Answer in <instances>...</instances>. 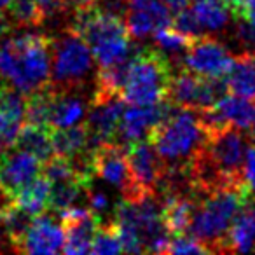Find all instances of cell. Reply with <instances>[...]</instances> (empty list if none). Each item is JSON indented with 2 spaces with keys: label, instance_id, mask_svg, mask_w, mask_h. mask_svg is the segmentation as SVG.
<instances>
[{
  "label": "cell",
  "instance_id": "obj_17",
  "mask_svg": "<svg viewBox=\"0 0 255 255\" xmlns=\"http://www.w3.org/2000/svg\"><path fill=\"white\" fill-rule=\"evenodd\" d=\"M227 252H255V198L248 196L234 215L227 234Z\"/></svg>",
  "mask_w": 255,
  "mask_h": 255
},
{
  "label": "cell",
  "instance_id": "obj_9",
  "mask_svg": "<svg viewBox=\"0 0 255 255\" xmlns=\"http://www.w3.org/2000/svg\"><path fill=\"white\" fill-rule=\"evenodd\" d=\"M233 53L215 37L201 35L191 40L184 54V67L201 77H226L233 65Z\"/></svg>",
  "mask_w": 255,
  "mask_h": 255
},
{
  "label": "cell",
  "instance_id": "obj_22",
  "mask_svg": "<svg viewBox=\"0 0 255 255\" xmlns=\"http://www.w3.org/2000/svg\"><path fill=\"white\" fill-rule=\"evenodd\" d=\"M49 194L51 182L42 173H39L26 187L18 192V196L12 201H16L23 210L35 217L49 210Z\"/></svg>",
  "mask_w": 255,
  "mask_h": 255
},
{
  "label": "cell",
  "instance_id": "obj_11",
  "mask_svg": "<svg viewBox=\"0 0 255 255\" xmlns=\"http://www.w3.org/2000/svg\"><path fill=\"white\" fill-rule=\"evenodd\" d=\"M173 105L168 100H161L150 105H131L126 107L117 124V131L114 142L128 147L136 140H142L152 131V128L157 126L168 114L171 112Z\"/></svg>",
  "mask_w": 255,
  "mask_h": 255
},
{
  "label": "cell",
  "instance_id": "obj_32",
  "mask_svg": "<svg viewBox=\"0 0 255 255\" xmlns=\"http://www.w3.org/2000/svg\"><path fill=\"white\" fill-rule=\"evenodd\" d=\"M35 2L42 9L46 19L60 18V16H65L68 12V5L63 0H35Z\"/></svg>",
  "mask_w": 255,
  "mask_h": 255
},
{
  "label": "cell",
  "instance_id": "obj_33",
  "mask_svg": "<svg viewBox=\"0 0 255 255\" xmlns=\"http://www.w3.org/2000/svg\"><path fill=\"white\" fill-rule=\"evenodd\" d=\"M234 16L245 18L247 21L255 25V0H241L240 9H238V12Z\"/></svg>",
  "mask_w": 255,
  "mask_h": 255
},
{
  "label": "cell",
  "instance_id": "obj_14",
  "mask_svg": "<svg viewBox=\"0 0 255 255\" xmlns=\"http://www.w3.org/2000/svg\"><path fill=\"white\" fill-rule=\"evenodd\" d=\"M124 23L133 39H145L171 25V14L161 0H128Z\"/></svg>",
  "mask_w": 255,
  "mask_h": 255
},
{
  "label": "cell",
  "instance_id": "obj_41",
  "mask_svg": "<svg viewBox=\"0 0 255 255\" xmlns=\"http://www.w3.org/2000/svg\"><path fill=\"white\" fill-rule=\"evenodd\" d=\"M252 196H254V198H255V194H252Z\"/></svg>",
  "mask_w": 255,
  "mask_h": 255
},
{
  "label": "cell",
  "instance_id": "obj_19",
  "mask_svg": "<svg viewBox=\"0 0 255 255\" xmlns=\"http://www.w3.org/2000/svg\"><path fill=\"white\" fill-rule=\"evenodd\" d=\"M51 140H53L54 154L67 159H75L91 149L84 123L68 128H54L51 129Z\"/></svg>",
  "mask_w": 255,
  "mask_h": 255
},
{
  "label": "cell",
  "instance_id": "obj_3",
  "mask_svg": "<svg viewBox=\"0 0 255 255\" xmlns=\"http://www.w3.org/2000/svg\"><path fill=\"white\" fill-rule=\"evenodd\" d=\"M147 138L154 143L168 168H177L185 166L201 149L206 142V129L196 110L173 105L171 112L152 128Z\"/></svg>",
  "mask_w": 255,
  "mask_h": 255
},
{
  "label": "cell",
  "instance_id": "obj_16",
  "mask_svg": "<svg viewBox=\"0 0 255 255\" xmlns=\"http://www.w3.org/2000/svg\"><path fill=\"white\" fill-rule=\"evenodd\" d=\"M49 86V84H47ZM51 88V86H49ZM53 89L49 110V128H68L84 123L89 109L91 95L86 96L84 89Z\"/></svg>",
  "mask_w": 255,
  "mask_h": 255
},
{
  "label": "cell",
  "instance_id": "obj_21",
  "mask_svg": "<svg viewBox=\"0 0 255 255\" xmlns=\"http://www.w3.org/2000/svg\"><path fill=\"white\" fill-rule=\"evenodd\" d=\"M14 147L33 154L37 159L44 163L51 156H54L53 140H51V128L23 123L21 129L18 133V138L14 142Z\"/></svg>",
  "mask_w": 255,
  "mask_h": 255
},
{
  "label": "cell",
  "instance_id": "obj_2",
  "mask_svg": "<svg viewBox=\"0 0 255 255\" xmlns=\"http://www.w3.org/2000/svg\"><path fill=\"white\" fill-rule=\"evenodd\" d=\"M248 196L250 192L245 185H229L198 194L187 234L205 245L208 252L229 254L227 234L231 222Z\"/></svg>",
  "mask_w": 255,
  "mask_h": 255
},
{
  "label": "cell",
  "instance_id": "obj_31",
  "mask_svg": "<svg viewBox=\"0 0 255 255\" xmlns=\"http://www.w3.org/2000/svg\"><path fill=\"white\" fill-rule=\"evenodd\" d=\"M243 182L247 185L248 192L255 194V143H248L245 150V163H243Z\"/></svg>",
  "mask_w": 255,
  "mask_h": 255
},
{
  "label": "cell",
  "instance_id": "obj_30",
  "mask_svg": "<svg viewBox=\"0 0 255 255\" xmlns=\"http://www.w3.org/2000/svg\"><path fill=\"white\" fill-rule=\"evenodd\" d=\"M23 124L18 121H12L5 114L0 112V152L5 149L14 147V142L18 138V133Z\"/></svg>",
  "mask_w": 255,
  "mask_h": 255
},
{
  "label": "cell",
  "instance_id": "obj_35",
  "mask_svg": "<svg viewBox=\"0 0 255 255\" xmlns=\"http://www.w3.org/2000/svg\"><path fill=\"white\" fill-rule=\"evenodd\" d=\"M164 5L168 7V11L173 12V14H177V12L184 11V9L189 7V4H191L192 0H161Z\"/></svg>",
  "mask_w": 255,
  "mask_h": 255
},
{
  "label": "cell",
  "instance_id": "obj_10",
  "mask_svg": "<svg viewBox=\"0 0 255 255\" xmlns=\"http://www.w3.org/2000/svg\"><path fill=\"white\" fill-rule=\"evenodd\" d=\"M40 173V161L33 154L11 147L0 152V201H11Z\"/></svg>",
  "mask_w": 255,
  "mask_h": 255
},
{
  "label": "cell",
  "instance_id": "obj_7",
  "mask_svg": "<svg viewBox=\"0 0 255 255\" xmlns=\"http://www.w3.org/2000/svg\"><path fill=\"white\" fill-rule=\"evenodd\" d=\"M91 164L95 177L112 184L117 191H121V199H136L143 192L135 182L131 173V166L128 161V154L124 145L117 142H105L91 149Z\"/></svg>",
  "mask_w": 255,
  "mask_h": 255
},
{
  "label": "cell",
  "instance_id": "obj_39",
  "mask_svg": "<svg viewBox=\"0 0 255 255\" xmlns=\"http://www.w3.org/2000/svg\"><path fill=\"white\" fill-rule=\"evenodd\" d=\"M11 4H12V0H0V11H7Z\"/></svg>",
  "mask_w": 255,
  "mask_h": 255
},
{
  "label": "cell",
  "instance_id": "obj_18",
  "mask_svg": "<svg viewBox=\"0 0 255 255\" xmlns=\"http://www.w3.org/2000/svg\"><path fill=\"white\" fill-rule=\"evenodd\" d=\"M229 93L255 100V53H240L226 74Z\"/></svg>",
  "mask_w": 255,
  "mask_h": 255
},
{
  "label": "cell",
  "instance_id": "obj_13",
  "mask_svg": "<svg viewBox=\"0 0 255 255\" xmlns=\"http://www.w3.org/2000/svg\"><path fill=\"white\" fill-rule=\"evenodd\" d=\"M63 227V252L68 255L91 254V241L98 227V219L82 206H70L58 213Z\"/></svg>",
  "mask_w": 255,
  "mask_h": 255
},
{
  "label": "cell",
  "instance_id": "obj_5",
  "mask_svg": "<svg viewBox=\"0 0 255 255\" xmlns=\"http://www.w3.org/2000/svg\"><path fill=\"white\" fill-rule=\"evenodd\" d=\"M95 63L88 42L70 26L51 39L49 86L54 89H86L95 79Z\"/></svg>",
  "mask_w": 255,
  "mask_h": 255
},
{
  "label": "cell",
  "instance_id": "obj_36",
  "mask_svg": "<svg viewBox=\"0 0 255 255\" xmlns=\"http://www.w3.org/2000/svg\"><path fill=\"white\" fill-rule=\"evenodd\" d=\"M11 30H12V26H11V21H9L7 14H4V11H0V40L4 39Z\"/></svg>",
  "mask_w": 255,
  "mask_h": 255
},
{
  "label": "cell",
  "instance_id": "obj_1",
  "mask_svg": "<svg viewBox=\"0 0 255 255\" xmlns=\"http://www.w3.org/2000/svg\"><path fill=\"white\" fill-rule=\"evenodd\" d=\"M51 75V37L18 30L0 40V79L23 95L42 89Z\"/></svg>",
  "mask_w": 255,
  "mask_h": 255
},
{
  "label": "cell",
  "instance_id": "obj_23",
  "mask_svg": "<svg viewBox=\"0 0 255 255\" xmlns=\"http://www.w3.org/2000/svg\"><path fill=\"white\" fill-rule=\"evenodd\" d=\"M192 11L198 16L203 30L208 33H220L231 23V11L219 0H192Z\"/></svg>",
  "mask_w": 255,
  "mask_h": 255
},
{
  "label": "cell",
  "instance_id": "obj_34",
  "mask_svg": "<svg viewBox=\"0 0 255 255\" xmlns=\"http://www.w3.org/2000/svg\"><path fill=\"white\" fill-rule=\"evenodd\" d=\"M63 2L68 5V9L72 7V9H74V12H75V11H84V9L95 7L98 0H63Z\"/></svg>",
  "mask_w": 255,
  "mask_h": 255
},
{
  "label": "cell",
  "instance_id": "obj_12",
  "mask_svg": "<svg viewBox=\"0 0 255 255\" xmlns=\"http://www.w3.org/2000/svg\"><path fill=\"white\" fill-rule=\"evenodd\" d=\"M128 161L135 182L143 192H157L166 173V163L149 138H142L128 145Z\"/></svg>",
  "mask_w": 255,
  "mask_h": 255
},
{
  "label": "cell",
  "instance_id": "obj_25",
  "mask_svg": "<svg viewBox=\"0 0 255 255\" xmlns=\"http://www.w3.org/2000/svg\"><path fill=\"white\" fill-rule=\"evenodd\" d=\"M51 98H53V89L49 86H44L42 89H37V91L26 95L25 123L49 126Z\"/></svg>",
  "mask_w": 255,
  "mask_h": 255
},
{
  "label": "cell",
  "instance_id": "obj_38",
  "mask_svg": "<svg viewBox=\"0 0 255 255\" xmlns=\"http://www.w3.org/2000/svg\"><path fill=\"white\" fill-rule=\"evenodd\" d=\"M5 243H7V240H5V234L2 231V226H0V252L5 250Z\"/></svg>",
  "mask_w": 255,
  "mask_h": 255
},
{
  "label": "cell",
  "instance_id": "obj_20",
  "mask_svg": "<svg viewBox=\"0 0 255 255\" xmlns=\"http://www.w3.org/2000/svg\"><path fill=\"white\" fill-rule=\"evenodd\" d=\"M33 215L23 210L16 201H2L0 205V226L12 250H18L26 231L32 226Z\"/></svg>",
  "mask_w": 255,
  "mask_h": 255
},
{
  "label": "cell",
  "instance_id": "obj_42",
  "mask_svg": "<svg viewBox=\"0 0 255 255\" xmlns=\"http://www.w3.org/2000/svg\"><path fill=\"white\" fill-rule=\"evenodd\" d=\"M254 142H255V138H254Z\"/></svg>",
  "mask_w": 255,
  "mask_h": 255
},
{
  "label": "cell",
  "instance_id": "obj_6",
  "mask_svg": "<svg viewBox=\"0 0 255 255\" xmlns=\"http://www.w3.org/2000/svg\"><path fill=\"white\" fill-rule=\"evenodd\" d=\"M171 63L157 47H142L133 54L123 96L131 105H150L166 98Z\"/></svg>",
  "mask_w": 255,
  "mask_h": 255
},
{
  "label": "cell",
  "instance_id": "obj_8",
  "mask_svg": "<svg viewBox=\"0 0 255 255\" xmlns=\"http://www.w3.org/2000/svg\"><path fill=\"white\" fill-rule=\"evenodd\" d=\"M124 109H126V100L123 93L93 88L91 102L84 119L91 149L100 143L112 142Z\"/></svg>",
  "mask_w": 255,
  "mask_h": 255
},
{
  "label": "cell",
  "instance_id": "obj_24",
  "mask_svg": "<svg viewBox=\"0 0 255 255\" xmlns=\"http://www.w3.org/2000/svg\"><path fill=\"white\" fill-rule=\"evenodd\" d=\"M7 18L14 30H35L46 21L35 0H12L7 9Z\"/></svg>",
  "mask_w": 255,
  "mask_h": 255
},
{
  "label": "cell",
  "instance_id": "obj_37",
  "mask_svg": "<svg viewBox=\"0 0 255 255\" xmlns=\"http://www.w3.org/2000/svg\"><path fill=\"white\" fill-rule=\"evenodd\" d=\"M220 4H224L227 9L231 11V14H236L238 9H240V4H241V0H219Z\"/></svg>",
  "mask_w": 255,
  "mask_h": 255
},
{
  "label": "cell",
  "instance_id": "obj_28",
  "mask_svg": "<svg viewBox=\"0 0 255 255\" xmlns=\"http://www.w3.org/2000/svg\"><path fill=\"white\" fill-rule=\"evenodd\" d=\"M171 26H173L177 32H180V33H184L185 37H189V39H196V37L205 35V30H203L198 16H196L194 11L189 7L180 12H177L175 18H171Z\"/></svg>",
  "mask_w": 255,
  "mask_h": 255
},
{
  "label": "cell",
  "instance_id": "obj_15",
  "mask_svg": "<svg viewBox=\"0 0 255 255\" xmlns=\"http://www.w3.org/2000/svg\"><path fill=\"white\" fill-rule=\"evenodd\" d=\"M63 227L54 222V217L47 212L35 215L32 226L26 231L25 238L19 243L21 254H58L63 252Z\"/></svg>",
  "mask_w": 255,
  "mask_h": 255
},
{
  "label": "cell",
  "instance_id": "obj_40",
  "mask_svg": "<svg viewBox=\"0 0 255 255\" xmlns=\"http://www.w3.org/2000/svg\"><path fill=\"white\" fill-rule=\"evenodd\" d=\"M250 131H252V136H254V138H255V114H254V123H252Z\"/></svg>",
  "mask_w": 255,
  "mask_h": 255
},
{
  "label": "cell",
  "instance_id": "obj_29",
  "mask_svg": "<svg viewBox=\"0 0 255 255\" xmlns=\"http://www.w3.org/2000/svg\"><path fill=\"white\" fill-rule=\"evenodd\" d=\"M166 254H210V252L191 234H178L171 236Z\"/></svg>",
  "mask_w": 255,
  "mask_h": 255
},
{
  "label": "cell",
  "instance_id": "obj_27",
  "mask_svg": "<svg viewBox=\"0 0 255 255\" xmlns=\"http://www.w3.org/2000/svg\"><path fill=\"white\" fill-rule=\"evenodd\" d=\"M233 18L234 26L231 35L234 44L240 47L241 53H255V25L240 16H233Z\"/></svg>",
  "mask_w": 255,
  "mask_h": 255
},
{
  "label": "cell",
  "instance_id": "obj_26",
  "mask_svg": "<svg viewBox=\"0 0 255 255\" xmlns=\"http://www.w3.org/2000/svg\"><path fill=\"white\" fill-rule=\"evenodd\" d=\"M121 252H123V245H121V238L114 220L98 222V227H96L95 236H93L91 241V254L110 255L121 254Z\"/></svg>",
  "mask_w": 255,
  "mask_h": 255
},
{
  "label": "cell",
  "instance_id": "obj_4",
  "mask_svg": "<svg viewBox=\"0 0 255 255\" xmlns=\"http://www.w3.org/2000/svg\"><path fill=\"white\" fill-rule=\"evenodd\" d=\"M72 28L88 42L98 67L116 63L135 53L124 19L105 14L96 7L75 11Z\"/></svg>",
  "mask_w": 255,
  "mask_h": 255
}]
</instances>
